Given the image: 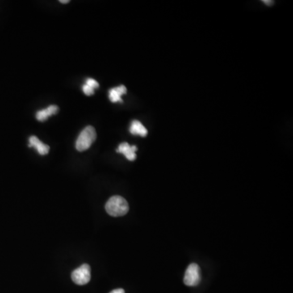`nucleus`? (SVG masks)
<instances>
[{
	"label": "nucleus",
	"mask_w": 293,
	"mask_h": 293,
	"mask_svg": "<svg viewBox=\"0 0 293 293\" xmlns=\"http://www.w3.org/2000/svg\"><path fill=\"white\" fill-rule=\"evenodd\" d=\"M105 210L111 216H124L128 213L129 205L123 197L114 196L108 201L105 205Z\"/></svg>",
	"instance_id": "nucleus-1"
},
{
	"label": "nucleus",
	"mask_w": 293,
	"mask_h": 293,
	"mask_svg": "<svg viewBox=\"0 0 293 293\" xmlns=\"http://www.w3.org/2000/svg\"><path fill=\"white\" fill-rule=\"evenodd\" d=\"M96 139V131L94 127H86L83 131L80 133L76 141V148L79 152H84L89 149L94 140Z\"/></svg>",
	"instance_id": "nucleus-2"
},
{
	"label": "nucleus",
	"mask_w": 293,
	"mask_h": 293,
	"mask_svg": "<svg viewBox=\"0 0 293 293\" xmlns=\"http://www.w3.org/2000/svg\"><path fill=\"white\" fill-rule=\"evenodd\" d=\"M201 281L202 272L199 265L196 263L190 264L184 274V283L189 287H195L199 284Z\"/></svg>",
	"instance_id": "nucleus-3"
},
{
	"label": "nucleus",
	"mask_w": 293,
	"mask_h": 293,
	"mask_svg": "<svg viewBox=\"0 0 293 293\" xmlns=\"http://www.w3.org/2000/svg\"><path fill=\"white\" fill-rule=\"evenodd\" d=\"M72 280L77 285H85L90 280V267L88 264H83L80 267L73 270L72 273Z\"/></svg>",
	"instance_id": "nucleus-4"
},
{
	"label": "nucleus",
	"mask_w": 293,
	"mask_h": 293,
	"mask_svg": "<svg viewBox=\"0 0 293 293\" xmlns=\"http://www.w3.org/2000/svg\"><path fill=\"white\" fill-rule=\"evenodd\" d=\"M136 151H137L136 146H131L128 143H122L118 146V148L117 149V152L124 155L127 160L131 161H135L136 159V153H135Z\"/></svg>",
	"instance_id": "nucleus-5"
},
{
	"label": "nucleus",
	"mask_w": 293,
	"mask_h": 293,
	"mask_svg": "<svg viewBox=\"0 0 293 293\" xmlns=\"http://www.w3.org/2000/svg\"><path fill=\"white\" fill-rule=\"evenodd\" d=\"M29 142H30L29 147L35 148L42 156L47 155L49 152V146L43 144V142H41V140H39L36 136H31L29 139Z\"/></svg>",
	"instance_id": "nucleus-6"
},
{
	"label": "nucleus",
	"mask_w": 293,
	"mask_h": 293,
	"mask_svg": "<svg viewBox=\"0 0 293 293\" xmlns=\"http://www.w3.org/2000/svg\"><path fill=\"white\" fill-rule=\"evenodd\" d=\"M127 90L126 86H118V87L112 88L109 91V97L113 103H118V102H122V96L123 94L127 93Z\"/></svg>",
	"instance_id": "nucleus-7"
},
{
	"label": "nucleus",
	"mask_w": 293,
	"mask_h": 293,
	"mask_svg": "<svg viewBox=\"0 0 293 293\" xmlns=\"http://www.w3.org/2000/svg\"><path fill=\"white\" fill-rule=\"evenodd\" d=\"M130 132L134 135H139L141 137H146L148 135V130L139 121L135 120L131 122Z\"/></svg>",
	"instance_id": "nucleus-8"
},
{
	"label": "nucleus",
	"mask_w": 293,
	"mask_h": 293,
	"mask_svg": "<svg viewBox=\"0 0 293 293\" xmlns=\"http://www.w3.org/2000/svg\"><path fill=\"white\" fill-rule=\"evenodd\" d=\"M58 110L59 109H58L57 106L52 105V106L47 107L45 110H40L36 114L37 120L39 121V122H44L51 116L56 114Z\"/></svg>",
	"instance_id": "nucleus-9"
},
{
	"label": "nucleus",
	"mask_w": 293,
	"mask_h": 293,
	"mask_svg": "<svg viewBox=\"0 0 293 293\" xmlns=\"http://www.w3.org/2000/svg\"><path fill=\"white\" fill-rule=\"evenodd\" d=\"M86 85L90 86V87L93 88V89H96V88L100 86L98 82L95 80L92 79V78H88V79H86Z\"/></svg>",
	"instance_id": "nucleus-10"
},
{
	"label": "nucleus",
	"mask_w": 293,
	"mask_h": 293,
	"mask_svg": "<svg viewBox=\"0 0 293 293\" xmlns=\"http://www.w3.org/2000/svg\"><path fill=\"white\" fill-rule=\"evenodd\" d=\"M82 90H83L84 93L86 95H92L94 94V89L93 88L90 87V86H87V85H84L82 86Z\"/></svg>",
	"instance_id": "nucleus-11"
},
{
	"label": "nucleus",
	"mask_w": 293,
	"mask_h": 293,
	"mask_svg": "<svg viewBox=\"0 0 293 293\" xmlns=\"http://www.w3.org/2000/svg\"><path fill=\"white\" fill-rule=\"evenodd\" d=\"M110 293H125L124 289L118 288L115 289L114 291H112Z\"/></svg>",
	"instance_id": "nucleus-12"
},
{
	"label": "nucleus",
	"mask_w": 293,
	"mask_h": 293,
	"mask_svg": "<svg viewBox=\"0 0 293 293\" xmlns=\"http://www.w3.org/2000/svg\"><path fill=\"white\" fill-rule=\"evenodd\" d=\"M263 3L266 5H272L274 4V1H267V0H265V1H263Z\"/></svg>",
	"instance_id": "nucleus-13"
},
{
	"label": "nucleus",
	"mask_w": 293,
	"mask_h": 293,
	"mask_svg": "<svg viewBox=\"0 0 293 293\" xmlns=\"http://www.w3.org/2000/svg\"><path fill=\"white\" fill-rule=\"evenodd\" d=\"M60 4H64V5H65V4H69V0H60Z\"/></svg>",
	"instance_id": "nucleus-14"
}]
</instances>
